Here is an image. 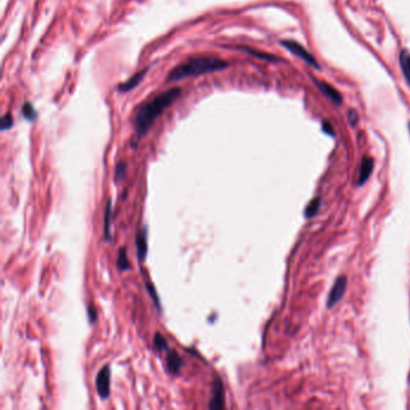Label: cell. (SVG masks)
I'll return each instance as SVG.
<instances>
[{"mask_svg":"<svg viewBox=\"0 0 410 410\" xmlns=\"http://www.w3.org/2000/svg\"><path fill=\"white\" fill-rule=\"evenodd\" d=\"M409 130H410V123H409Z\"/></svg>","mask_w":410,"mask_h":410,"instance_id":"d4e9b609","label":"cell"},{"mask_svg":"<svg viewBox=\"0 0 410 410\" xmlns=\"http://www.w3.org/2000/svg\"><path fill=\"white\" fill-rule=\"evenodd\" d=\"M345 289H347V278L342 276V277L337 279L335 285H333V288L330 291L329 299H327V307L329 308L335 307L342 300L343 295L345 293Z\"/></svg>","mask_w":410,"mask_h":410,"instance_id":"8992f818","label":"cell"},{"mask_svg":"<svg viewBox=\"0 0 410 410\" xmlns=\"http://www.w3.org/2000/svg\"><path fill=\"white\" fill-rule=\"evenodd\" d=\"M373 166H374V162H373L372 158L364 157L362 160V164H361L360 175H358V181H357L358 185L366 183L367 179L369 178L370 174H372Z\"/></svg>","mask_w":410,"mask_h":410,"instance_id":"30bf717a","label":"cell"},{"mask_svg":"<svg viewBox=\"0 0 410 410\" xmlns=\"http://www.w3.org/2000/svg\"><path fill=\"white\" fill-rule=\"evenodd\" d=\"M136 247H138V257L140 262L146 260V255H147V227H144L141 229L136 236L135 239Z\"/></svg>","mask_w":410,"mask_h":410,"instance_id":"9c48e42d","label":"cell"},{"mask_svg":"<svg viewBox=\"0 0 410 410\" xmlns=\"http://www.w3.org/2000/svg\"><path fill=\"white\" fill-rule=\"evenodd\" d=\"M323 130L326 133H329L330 136H335V130H333V126L331 125L330 121H327V120L323 121Z\"/></svg>","mask_w":410,"mask_h":410,"instance_id":"cb8c5ba5","label":"cell"},{"mask_svg":"<svg viewBox=\"0 0 410 410\" xmlns=\"http://www.w3.org/2000/svg\"><path fill=\"white\" fill-rule=\"evenodd\" d=\"M281 45L287 48L290 53H293L294 56L299 57L300 59H302L303 62L309 64V65L313 66V68H315L318 70L320 69V65L318 64L317 59L314 58V56L309 53L308 51H307L306 48L302 46V45L299 44V42H296L294 40H284V41H281Z\"/></svg>","mask_w":410,"mask_h":410,"instance_id":"3957f363","label":"cell"},{"mask_svg":"<svg viewBox=\"0 0 410 410\" xmlns=\"http://www.w3.org/2000/svg\"><path fill=\"white\" fill-rule=\"evenodd\" d=\"M14 125V118H12L11 113H6L2 119V130H8Z\"/></svg>","mask_w":410,"mask_h":410,"instance_id":"d6986e66","label":"cell"},{"mask_svg":"<svg viewBox=\"0 0 410 410\" xmlns=\"http://www.w3.org/2000/svg\"><path fill=\"white\" fill-rule=\"evenodd\" d=\"M225 406V388L223 380L219 376H215L212 385V398L209 400V409H221Z\"/></svg>","mask_w":410,"mask_h":410,"instance_id":"5b68a950","label":"cell"},{"mask_svg":"<svg viewBox=\"0 0 410 410\" xmlns=\"http://www.w3.org/2000/svg\"><path fill=\"white\" fill-rule=\"evenodd\" d=\"M154 347L158 351H169L168 343H166V339L160 335L159 332L157 333L156 337H154Z\"/></svg>","mask_w":410,"mask_h":410,"instance_id":"ac0fdd59","label":"cell"},{"mask_svg":"<svg viewBox=\"0 0 410 410\" xmlns=\"http://www.w3.org/2000/svg\"><path fill=\"white\" fill-rule=\"evenodd\" d=\"M111 200H108L107 205L105 207V215H104V236L105 241H111V220H112V206Z\"/></svg>","mask_w":410,"mask_h":410,"instance_id":"4fadbf2b","label":"cell"},{"mask_svg":"<svg viewBox=\"0 0 410 410\" xmlns=\"http://www.w3.org/2000/svg\"><path fill=\"white\" fill-rule=\"evenodd\" d=\"M315 84H317L319 90H320V92L330 100V101H332L333 104H336V105L342 104L343 102L342 94L339 93L335 87L330 86L329 83H326V82H324V81H315Z\"/></svg>","mask_w":410,"mask_h":410,"instance_id":"52a82bcc","label":"cell"},{"mask_svg":"<svg viewBox=\"0 0 410 410\" xmlns=\"http://www.w3.org/2000/svg\"><path fill=\"white\" fill-rule=\"evenodd\" d=\"M117 267L120 269V271H129V269L131 268L130 261L129 259H127L125 248H120L119 256H118V260H117Z\"/></svg>","mask_w":410,"mask_h":410,"instance_id":"9a60e30c","label":"cell"},{"mask_svg":"<svg viewBox=\"0 0 410 410\" xmlns=\"http://www.w3.org/2000/svg\"><path fill=\"white\" fill-rule=\"evenodd\" d=\"M22 113L27 120H35L36 117H38V113H36L35 108L33 107V105L29 104V102H27V104L23 105Z\"/></svg>","mask_w":410,"mask_h":410,"instance_id":"e0dca14e","label":"cell"},{"mask_svg":"<svg viewBox=\"0 0 410 410\" xmlns=\"http://www.w3.org/2000/svg\"><path fill=\"white\" fill-rule=\"evenodd\" d=\"M399 64L402 69L403 76H404L406 83L410 86V52L406 50H402L399 54Z\"/></svg>","mask_w":410,"mask_h":410,"instance_id":"7c38bea8","label":"cell"},{"mask_svg":"<svg viewBox=\"0 0 410 410\" xmlns=\"http://www.w3.org/2000/svg\"><path fill=\"white\" fill-rule=\"evenodd\" d=\"M320 203H321L320 197H315V199H313L306 208V212H305L306 217L307 218L314 217V215L318 213L319 208H320Z\"/></svg>","mask_w":410,"mask_h":410,"instance_id":"2e32d148","label":"cell"},{"mask_svg":"<svg viewBox=\"0 0 410 410\" xmlns=\"http://www.w3.org/2000/svg\"><path fill=\"white\" fill-rule=\"evenodd\" d=\"M229 64L225 60L215 58V57H201V58L189 59L188 62L182 63L181 65L172 69L168 75L166 82H177L188 77L211 74V72L225 70Z\"/></svg>","mask_w":410,"mask_h":410,"instance_id":"7a4b0ae2","label":"cell"},{"mask_svg":"<svg viewBox=\"0 0 410 410\" xmlns=\"http://www.w3.org/2000/svg\"><path fill=\"white\" fill-rule=\"evenodd\" d=\"M95 386L96 391H98L99 396L102 399L108 398L110 396V388H111V368L108 364L102 367L100 369L95 379Z\"/></svg>","mask_w":410,"mask_h":410,"instance_id":"277c9868","label":"cell"},{"mask_svg":"<svg viewBox=\"0 0 410 410\" xmlns=\"http://www.w3.org/2000/svg\"><path fill=\"white\" fill-rule=\"evenodd\" d=\"M148 71V68H146L144 70H141V71L136 72L135 75H132L131 77L129 78L126 82H124V83L119 84V87H118V90L121 93H125V92H130V90H132L133 88L138 87L140 83H141L142 80L145 78L146 74H147Z\"/></svg>","mask_w":410,"mask_h":410,"instance_id":"ba28073f","label":"cell"},{"mask_svg":"<svg viewBox=\"0 0 410 410\" xmlns=\"http://www.w3.org/2000/svg\"><path fill=\"white\" fill-rule=\"evenodd\" d=\"M125 169H126L125 163H123V162L118 163V165L116 168V177H114L117 181H120V179L125 176Z\"/></svg>","mask_w":410,"mask_h":410,"instance_id":"ffe728a7","label":"cell"},{"mask_svg":"<svg viewBox=\"0 0 410 410\" xmlns=\"http://www.w3.org/2000/svg\"><path fill=\"white\" fill-rule=\"evenodd\" d=\"M348 120H349V123H350L352 126L356 125L357 121H358V113H357L356 110L351 108V110L348 111Z\"/></svg>","mask_w":410,"mask_h":410,"instance_id":"7402d4cb","label":"cell"},{"mask_svg":"<svg viewBox=\"0 0 410 410\" xmlns=\"http://www.w3.org/2000/svg\"><path fill=\"white\" fill-rule=\"evenodd\" d=\"M232 48H237V50H239V51H244V52L251 54V56L257 57V58H260V59L269 60V62H276V60H278V58H276V57L271 56V54L257 52V51H254V48H250V47H247V46H232Z\"/></svg>","mask_w":410,"mask_h":410,"instance_id":"5bb4252c","label":"cell"},{"mask_svg":"<svg viewBox=\"0 0 410 410\" xmlns=\"http://www.w3.org/2000/svg\"><path fill=\"white\" fill-rule=\"evenodd\" d=\"M181 88H171L140 106L139 110L136 111L135 121H133L138 139L147 135L158 118L174 104L181 96Z\"/></svg>","mask_w":410,"mask_h":410,"instance_id":"6da1fadb","label":"cell"},{"mask_svg":"<svg viewBox=\"0 0 410 410\" xmlns=\"http://www.w3.org/2000/svg\"><path fill=\"white\" fill-rule=\"evenodd\" d=\"M87 314H88V320H89L90 324H94L95 323L96 318H98V315H96V309L94 308L93 306H88L87 308Z\"/></svg>","mask_w":410,"mask_h":410,"instance_id":"603a6c76","label":"cell"},{"mask_svg":"<svg viewBox=\"0 0 410 410\" xmlns=\"http://www.w3.org/2000/svg\"><path fill=\"white\" fill-rule=\"evenodd\" d=\"M166 361H168V367L169 370L172 373V374H178L179 369L182 368V358L175 350H169L168 352V357H166Z\"/></svg>","mask_w":410,"mask_h":410,"instance_id":"8fae6325","label":"cell"},{"mask_svg":"<svg viewBox=\"0 0 410 410\" xmlns=\"http://www.w3.org/2000/svg\"><path fill=\"white\" fill-rule=\"evenodd\" d=\"M147 290L150 291L151 297L154 300V303H156V306L158 307V309H159V311H160V301H159V297H158L157 291H156V289H154L153 285H152L151 283H147Z\"/></svg>","mask_w":410,"mask_h":410,"instance_id":"44dd1931","label":"cell"}]
</instances>
